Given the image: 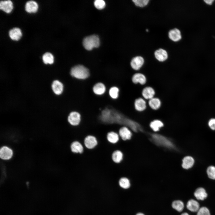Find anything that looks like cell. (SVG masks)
<instances>
[{
    "mask_svg": "<svg viewBox=\"0 0 215 215\" xmlns=\"http://www.w3.org/2000/svg\"><path fill=\"white\" fill-rule=\"evenodd\" d=\"M164 125L163 122L160 120L156 119L152 121L150 124V128L155 132L159 130L160 128Z\"/></svg>",
    "mask_w": 215,
    "mask_h": 215,
    "instance_id": "26",
    "label": "cell"
},
{
    "mask_svg": "<svg viewBox=\"0 0 215 215\" xmlns=\"http://www.w3.org/2000/svg\"><path fill=\"white\" fill-rule=\"evenodd\" d=\"M119 88L116 87H111L109 90V94L110 96L113 99H117L119 96Z\"/></svg>",
    "mask_w": 215,
    "mask_h": 215,
    "instance_id": "30",
    "label": "cell"
},
{
    "mask_svg": "<svg viewBox=\"0 0 215 215\" xmlns=\"http://www.w3.org/2000/svg\"><path fill=\"white\" fill-rule=\"evenodd\" d=\"M38 8V4L36 2L34 1H28L25 4V10L28 13H36L37 11Z\"/></svg>",
    "mask_w": 215,
    "mask_h": 215,
    "instance_id": "14",
    "label": "cell"
},
{
    "mask_svg": "<svg viewBox=\"0 0 215 215\" xmlns=\"http://www.w3.org/2000/svg\"><path fill=\"white\" fill-rule=\"evenodd\" d=\"M107 138L108 141L110 142L113 144H115L119 141V136L117 133L113 131H111L108 133Z\"/></svg>",
    "mask_w": 215,
    "mask_h": 215,
    "instance_id": "23",
    "label": "cell"
},
{
    "mask_svg": "<svg viewBox=\"0 0 215 215\" xmlns=\"http://www.w3.org/2000/svg\"><path fill=\"white\" fill-rule=\"evenodd\" d=\"M51 87L53 91L56 95L61 94L63 91V85L58 80H55L53 82Z\"/></svg>",
    "mask_w": 215,
    "mask_h": 215,
    "instance_id": "16",
    "label": "cell"
},
{
    "mask_svg": "<svg viewBox=\"0 0 215 215\" xmlns=\"http://www.w3.org/2000/svg\"><path fill=\"white\" fill-rule=\"evenodd\" d=\"M119 135L123 140L125 141L131 139L132 134L128 128L123 126L120 129Z\"/></svg>",
    "mask_w": 215,
    "mask_h": 215,
    "instance_id": "8",
    "label": "cell"
},
{
    "mask_svg": "<svg viewBox=\"0 0 215 215\" xmlns=\"http://www.w3.org/2000/svg\"><path fill=\"white\" fill-rule=\"evenodd\" d=\"M155 94V91L154 89L150 87H147L144 88L142 92V95L143 97L147 99L153 98Z\"/></svg>",
    "mask_w": 215,
    "mask_h": 215,
    "instance_id": "18",
    "label": "cell"
},
{
    "mask_svg": "<svg viewBox=\"0 0 215 215\" xmlns=\"http://www.w3.org/2000/svg\"><path fill=\"white\" fill-rule=\"evenodd\" d=\"M70 74L72 76L81 79H87L90 75L88 69L81 65H77L73 67L71 70Z\"/></svg>",
    "mask_w": 215,
    "mask_h": 215,
    "instance_id": "1",
    "label": "cell"
},
{
    "mask_svg": "<svg viewBox=\"0 0 215 215\" xmlns=\"http://www.w3.org/2000/svg\"><path fill=\"white\" fill-rule=\"evenodd\" d=\"M136 215H145L141 213H137Z\"/></svg>",
    "mask_w": 215,
    "mask_h": 215,
    "instance_id": "37",
    "label": "cell"
},
{
    "mask_svg": "<svg viewBox=\"0 0 215 215\" xmlns=\"http://www.w3.org/2000/svg\"><path fill=\"white\" fill-rule=\"evenodd\" d=\"M206 173L209 179L215 180V166L211 165L208 167L206 170Z\"/></svg>",
    "mask_w": 215,
    "mask_h": 215,
    "instance_id": "29",
    "label": "cell"
},
{
    "mask_svg": "<svg viewBox=\"0 0 215 215\" xmlns=\"http://www.w3.org/2000/svg\"><path fill=\"white\" fill-rule=\"evenodd\" d=\"M123 157V153L119 150H116L114 151L113 153L112 156L113 161L117 163H119L122 161Z\"/></svg>",
    "mask_w": 215,
    "mask_h": 215,
    "instance_id": "25",
    "label": "cell"
},
{
    "mask_svg": "<svg viewBox=\"0 0 215 215\" xmlns=\"http://www.w3.org/2000/svg\"><path fill=\"white\" fill-rule=\"evenodd\" d=\"M204 1L208 5H211L212 4L214 1L213 0H204Z\"/></svg>",
    "mask_w": 215,
    "mask_h": 215,
    "instance_id": "35",
    "label": "cell"
},
{
    "mask_svg": "<svg viewBox=\"0 0 215 215\" xmlns=\"http://www.w3.org/2000/svg\"><path fill=\"white\" fill-rule=\"evenodd\" d=\"M13 8L12 1L10 0L1 1L0 2V9L7 13H9Z\"/></svg>",
    "mask_w": 215,
    "mask_h": 215,
    "instance_id": "13",
    "label": "cell"
},
{
    "mask_svg": "<svg viewBox=\"0 0 215 215\" xmlns=\"http://www.w3.org/2000/svg\"><path fill=\"white\" fill-rule=\"evenodd\" d=\"M154 55L156 59L160 62L165 61L168 57L167 51L162 48H159L155 51Z\"/></svg>",
    "mask_w": 215,
    "mask_h": 215,
    "instance_id": "9",
    "label": "cell"
},
{
    "mask_svg": "<svg viewBox=\"0 0 215 215\" xmlns=\"http://www.w3.org/2000/svg\"><path fill=\"white\" fill-rule=\"evenodd\" d=\"M149 0H132L135 6L141 7H143L147 6Z\"/></svg>",
    "mask_w": 215,
    "mask_h": 215,
    "instance_id": "31",
    "label": "cell"
},
{
    "mask_svg": "<svg viewBox=\"0 0 215 215\" xmlns=\"http://www.w3.org/2000/svg\"><path fill=\"white\" fill-rule=\"evenodd\" d=\"M84 143L85 146L87 148L89 149H92L97 145L98 142L95 136L89 135L85 138Z\"/></svg>",
    "mask_w": 215,
    "mask_h": 215,
    "instance_id": "11",
    "label": "cell"
},
{
    "mask_svg": "<svg viewBox=\"0 0 215 215\" xmlns=\"http://www.w3.org/2000/svg\"><path fill=\"white\" fill-rule=\"evenodd\" d=\"M148 104L150 107L153 109L156 110L158 109L161 105L160 100L157 98H153L149 100Z\"/></svg>",
    "mask_w": 215,
    "mask_h": 215,
    "instance_id": "24",
    "label": "cell"
},
{
    "mask_svg": "<svg viewBox=\"0 0 215 215\" xmlns=\"http://www.w3.org/2000/svg\"><path fill=\"white\" fill-rule=\"evenodd\" d=\"M72 151L75 153H82L84 151L82 145L79 142L74 141L72 143L70 146Z\"/></svg>",
    "mask_w": 215,
    "mask_h": 215,
    "instance_id": "20",
    "label": "cell"
},
{
    "mask_svg": "<svg viewBox=\"0 0 215 215\" xmlns=\"http://www.w3.org/2000/svg\"><path fill=\"white\" fill-rule=\"evenodd\" d=\"M81 120L80 114L76 111L71 112L67 118L68 122L71 125L76 126L80 123Z\"/></svg>",
    "mask_w": 215,
    "mask_h": 215,
    "instance_id": "3",
    "label": "cell"
},
{
    "mask_svg": "<svg viewBox=\"0 0 215 215\" xmlns=\"http://www.w3.org/2000/svg\"><path fill=\"white\" fill-rule=\"evenodd\" d=\"M43 62L46 64H52L54 62V59L53 55L49 52L44 53L42 57Z\"/></svg>",
    "mask_w": 215,
    "mask_h": 215,
    "instance_id": "27",
    "label": "cell"
},
{
    "mask_svg": "<svg viewBox=\"0 0 215 215\" xmlns=\"http://www.w3.org/2000/svg\"><path fill=\"white\" fill-rule=\"evenodd\" d=\"M185 207L192 213H196L200 206L198 201L195 199H191L187 202Z\"/></svg>",
    "mask_w": 215,
    "mask_h": 215,
    "instance_id": "4",
    "label": "cell"
},
{
    "mask_svg": "<svg viewBox=\"0 0 215 215\" xmlns=\"http://www.w3.org/2000/svg\"><path fill=\"white\" fill-rule=\"evenodd\" d=\"M95 7L98 9L101 10L105 7V3L103 0H96L94 3Z\"/></svg>",
    "mask_w": 215,
    "mask_h": 215,
    "instance_id": "33",
    "label": "cell"
},
{
    "mask_svg": "<svg viewBox=\"0 0 215 215\" xmlns=\"http://www.w3.org/2000/svg\"><path fill=\"white\" fill-rule=\"evenodd\" d=\"M194 196L197 201H203L207 198L208 194L204 188L200 187L195 190L194 193Z\"/></svg>",
    "mask_w": 215,
    "mask_h": 215,
    "instance_id": "6",
    "label": "cell"
},
{
    "mask_svg": "<svg viewBox=\"0 0 215 215\" xmlns=\"http://www.w3.org/2000/svg\"><path fill=\"white\" fill-rule=\"evenodd\" d=\"M132 82L134 84L139 83L141 85L145 84L146 82L145 76L143 74L140 73H135L132 78Z\"/></svg>",
    "mask_w": 215,
    "mask_h": 215,
    "instance_id": "17",
    "label": "cell"
},
{
    "mask_svg": "<svg viewBox=\"0 0 215 215\" xmlns=\"http://www.w3.org/2000/svg\"><path fill=\"white\" fill-rule=\"evenodd\" d=\"M83 44L85 49L87 50H91L93 48L97 47L99 46V38L96 35L86 37L83 39Z\"/></svg>",
    "mask_w": 215,
    "mask_h": 215,
    "instance_id": "2",
    "label": "cell"
},
{
    "mask_svg": "<svg viewBox=\"0 0 215 215\" xmlns=\"http://www.w3.org/2000/svg\"><path fill=\"white\" fill-rule=\"evenodd\" d=\"M12 150L6 146L2 147L0 150V157L3 160H9L11 159L13 155Z\"/></svg>",
    "mask_w": 215,
    "mask_h": 215,
    "instance_id": "7",
    "label": "cell"
},
{
    "mask_svg": "<svg viewBox=\"0 0 215 215\" xmlns=\"http://www.w3.org/2000/svg\"><path fill=\"white\" fill-rule=\"evenodd\" d=\"M208 125L213 130H215V118H212L208 122Z\"/></svg>",
    "mask_w": 215,
    "mask_h": 215,
    "instance_id": "34",
    "label": "cell"
},
{
    "mask_svg": "<svg viewBox=\"0 0 215 215\" xmlns=\"http://www.w3.org/2000/svg\"><path fill=\"white\" fill-rule=\"evenodd\" d=\"M180 215H190L187 212H183Z\"/></svg>",
    "mask_w": 215,
    "mask_h": 215,
    "instance_id": "36",
    "label": "cell"
},
{
    "mask_svg": "<svg viewBox=\"0 0 215 215\" xmlns=\"http://www.w3.org/2000/svg\"><path fill=\"white\" fill-rule=\"evenodd\" d=\"M106 88L104 85L102 83H98L93 86V90L94 93L96 95H101L105 92Z\"/></svg>",
    "mask_w": 215,
    "mask_h": 215,
    "instance_id": "22",
    "label": "cell"
},
{
    "mask_svg": "<svg viewBox=\"0 0 215 215\" xmlns=\"http://www.w3.org/2000/svg\"><path fill=\"white\" fill-rule=\"evenodd\" d=\"M144 63V58L140 56H137L133 58L130 62L131 67L135 70H139L143 65Z\"/></svg>",
    "mask_w": 215,
    "mask_h": 215,
    "instance_id": "5",
    "label": "cell"
},
{
    "mask_svg": "<svg viewBox=\"0 0 215 215\" xmlns=\"http://www.w3.org/2000/svg\"><path fill=\"white\" fill-rule=\"evenodd\" d=\"M172 207L173 208L179 212H182L185 208L184 202L180 200L174 201L172 203Z\"/></svg>",
    "mask_w": 215,
    "mask_h": 215,
    "instance_id": "21",
    "label": "cell"
},
{
    "mask_svg": "<svg viewBox=\"0 0 215 215\" xmlns=\"http://www.w3.org/2000/svg\"><path fill=\"white\" fill-rule=\"evenodd\" d=\"M169 38L174 42L179 41L182 38L180 30L177 28H174L169 30L168 33Z\"/></svg>",
    "mask_w": 215,
    "mask_h": 215,
    "instance_id": "10",
    "label": "cell"
},
{
    "mask_svg": "<svg viewBox=\"0 0 215 215\" xmlns=\"http://www.w3.org/2000/svg\"><path fill=\"white\" fill-rule=\"evenodd\" d=\"M120 186L124 189H128L130 186V183L129 179L125 177L121 178L119 181Z\"/></svg>",
    "mask_w": 215,
    "mask_h": 215,
    "instance_id": "28",
    "label": "cell"
},
{
    "mask_svg": "<svg viewBox=\"0 0 215 215\" xmlns=\"http://www.w3.org/2000/svg\"><path fill=\"white\" fill-rule=\"evenodd\" d=\"M134 106L135 109L139 111L144 110L146 108V102L142 98H138L135 101Z\"/></svg>",
    "mask_w": 215,
    "mask_h": 215,
    "instance_id": "19",
    "label": "cell"
},
{
    "mask_svg": "<svg viewBox=\"0 0 215 215\" xmlns=\"http://www.w3.org/2000/svg\"><path fill=\"white\" fill-rule=\"evenodd\" d=\"M194 162V159L192 157L189 156H186L182 159V167L185 169H189L193 166Z\"/></svg>",
    "mask_w": 215,
    "mask_h": 215,
    "instance_id": "12",
    "label": "cell"
},
{
    "mask_svg": "<svg viewBox=\"0 0 215 215\" xmlns=\"http://www.w3.org/2000/svg\"><path fill=\"white\" fill-rule=\"evenodd\" d=\"M196 215H211L209 209L206 207L202 206L200 207L196 213Z\"/></svg>",
    "mask_w": 215,
    "mask_h": 215,
    "instance_id": "32",
    "label": "cell"
},
{
    "mask_svg": "<svg viewBox=\"0 0 215 215\" xmlns=\"http://www.w3.org/2000/svg\"><path fill=\"white\" fill-rule=\"evenodd\" d=\"M9 35L11 39L13 40L18 41L21 37L22 34L19 28L14 27L10 30Z\"/></svg>",
    "mask_w": 215,
    "mask_h": 215,
    "instance_id": "15",
    "label": "cell"
}]
</instances>
